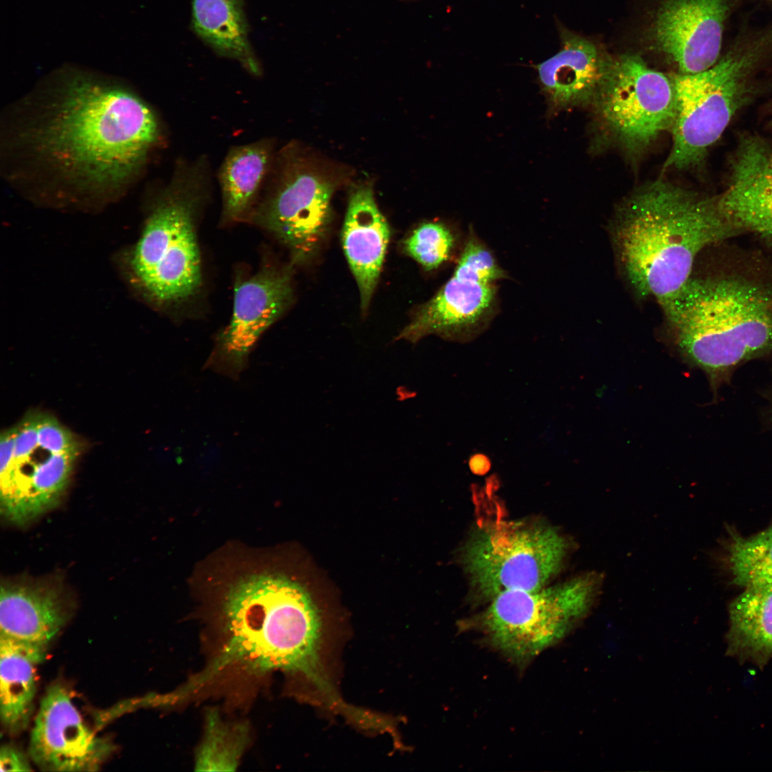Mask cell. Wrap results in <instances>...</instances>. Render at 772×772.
<instances>
[{
	"mask_svg": "<svg viewBox=\"0 0 772 772\" xmlns=\"http://www.w3.org/2000/svg\"><path fill=\"white\" fill-rule=\"evenodd\" d=\"M726 552L734 584L744 588L772 585V523L750 537L731 531Z\"/></svg>",
	"mask_w": 772,
	"mask_h": 772,
	"instance_id": "24",
	"label": "cell"
},
{
	"mask_svg": "<svg viewBox=\"0 0 772 772\" xmlns=\"http://www.w3.org/2000/svg\"><path fill=\"white\" fill-rule=\"evenodd\" d=\"M38 444L51 453L79 450L73 435L53 417L39 414Z\"/></svg>",
	"mask_w": 772,
	"mask_h": 772,
	"instance_id": "26",
	"label": "cell"
},
{
	"mask_svg": "<svg viewBox=\"0 0 772 772\" xmlns=\"http://www.w3.org/2000/svg\"><path fill=\"white\" fill-rule=\"evenodd\" d=\"M209 172L204 156L192 162L177 161L132 250V273L144 292L157 303L187 300L201 285L195 219L208 194Z\"/></svg>",
	"mask_w": 772,
	"mask_h": 772,
	"instance_id": "5",
	"label": "cell"
},
{
	"mask_svg": "<svg viewBox=\"0 0 772 772\" xmlns=\"http://www.w3.org/2000/svg\"><path fill=\"white\" fill-rule=\"evenodd\" d=\"M197 34L219 54L239 61L250 74H262L251 48L240 0H192Z\"/></svg>",
	"mask_w": 772,
	"mask_h": 772,
	"instance_id": "22",
	"label": "cell"
},
{
	"mask_svg": "<svg viewBox=\"0 0 772 772\" xmlns=\"http://www.w3.org/2000/svg\"><path fill=\"white\" fill-rule=\"evenodd\" d=\"M390 232L370 186L350 193L342 231V248L366 311L378 282Z\"/></svg>",
	"mask_w": 772,
	"mask_h": 772,
	"instance_id": "17",
	"label": "cell"
},
{
	"mask_svg": "<svg viewBox=\"0 0 772 772\" xmlns=\"http://www.w3.org/2000/svg\"><path fill=\"white\" fill-rule=\"evenodd\" d=\"M47 647L0 635V718L10 734L24 731L36 693V668Z\"/></svg>",
	"mask_w": 772,
	"mask_h": 772,
	"instance_id": "19",
	"label": "cell"
},
{
	"mask_svg": "<svg viewBox=\"0 0 772 772\" xmlns=\"http://www.w3.org/2000/svg\"><path fill=\"white\" fill-rule=\"evenodd\" d=\"M2 127L10 183L82 197L126 191L164 139L131 87L74 68L42 80L7 109Z\"/></svg>",
	"mask_w": 772,
	"mask_h": 772,
	"instance_id": "1",
	"label": "cell"
},
{
	"mask_svg": "<svg viewBox=\"0 0 772 772\" xmlns=\"http://www.w3.org/2000/svg\"><path fill=\"white\" fill-rule=\"evenodd\" d=\"M592 108L607 138L635 157L671 127L672 80L640 56L623 54L614 59Z\"/></svg>",
	"mask_w": 772,
	"mask_h": 772,
	"instance_id": "11",
	"label": "cell"
},
{
	"mask_svg": "<svg viewBox=\"0 0 772 772\" xmlns=\"http://www.w3.org/2000/svg\"><path fill=\"white\" fill-rule=\"evenodd\" d=\"M468 464L472 472L476 475L485 474L491 467V461L489 457L480 452L472 455L470 457Z\"/></svg>",
	"mask_w": 772,
	"mask_h": 772,
	"instance_id": "28",
	"label": "cell"
},
{
	"mask_svg": "<svg viewBox=\"0 0 772 772\" xmlns=\"http://www.w3.org/2000/svg\"><path fill=\"white\" fill-rule=\"evenodd\" d=\"M772 43V31L737 46L710 69L669 74L674 90L673 145L664 168L698 165L750 93L749 77Z\"/></svg>",
	"mask_w": 772,
	"mask_h": 772,
	"instance_id": "6",
	"label": "cell"
},
{
	"mask_svg": "<svg viewBox=\"0 0 772 772\" xmlns=\"http://www.w3.org/2000/svg\"><path fill=\"white\" fill-rule=\"evenodd\" d=\"M731 0H663L650 29L653 46L677 66L696 74L720 59Z\"/></svg>",
	"mask_w": 772,
	"mask_h": 772,
	"instance_id": "14",
	"label": "cell"
},
{
	"mask_svg": "<svg viewBox=\"0 0 772 772\" xmlns=\"http://www.w3.org/2000/svg\"><path fill=\"white\" fill-rule=\"evenodd\" d=\"M601 585L600 574L590 572L554 585L501 593L480 615L481 628L498 650L526 663L588 610Z\"/></svg>",
	"mask_w": 772,
	"mask_h": 772,
	"instance_id": "8",
	"label": "cell"
},
{
	"mask_svg": "<svg viewBox=\"0 0 772 772\" xmlns=\"http://www.w3.org/2000/svg\"><path fill=\"white\" fill-rule=\"evenodd\" d=\"M740 232L705 197L658 179L635 190L618 209L614 240L624 274L641 297L661 306L691 277L696 257Z\"/></svg>",
	"mask_w": 772,
	"mask_h": 772,
	"instance_id": "4",
	"label": "cell"
},
{
	"mask_svg": "<svg viewBox=\"0 0 772 772\" xmlns=\"http://www.w3.org/2000/svg\"><path fill=\"white\" fill-rule=\"evenodd\" d=\"M682 358L715 390L743 363L772 353V269L755 258H726L691 277L661 306Z\"/></svg>",
	"mask_w": 772,
	"mask_h": 772,
	"instance_id": "3",
	"label": "cell"
},
{
	"mask_svg": "<svg viewBox=\"0 0 772 772\" xmlns=\"http://www.w3.org/2000/svg\"><path fill=\"white\" fill-rule=\"evenodd\" d=\"M337 185L297 147L287 146L276 152L264 197L249 217L279 240L295 262H303L315 254L327 233Z\"/></svg>",
	"mask_w": 772,
	"mask_h": 772,
	"instance_id": "9",
	"label": "cell"
},
{
	"mask_svg": "<svg viewBox=\"0 0 772 772\" xmlns=\"http://www.w3.org/2000/svg\"><path fill=\"white\" fill-rule=\"evenodd\" d=\"M222 649L187 686L193 691L232 666L254 675L279 670L302 678L328 706L340 701L330 684L319 612L297 583L262 573L239 580L224 605Z\"/></svg>",
	"mask_w": 772,
	"mask_h": 772,
	"instance_id": "2",
	"label": "cell"
},
{
	"mask_svg": "<svg viewBox=\"0 0 772 772\" xmlns=\"http://www.w3.org/2000/svg\"><path fill=\"white\" fill-rule=\"evenodd\" d=\"M276 151L272 139L231 147L218 171L226 220L249 217L263 192Z\"/></svg>",
	"mask_w": 772,
	"mask_h": 772,
	"instance_id": "20",
	"label": "cell"
},
{
	"mask_svg": "<svg viewBox=\"0 0 772 772\" xmlns=\"http://www.w3.org/2000/svg\"><path fill=\"white\" fill-rule=\"evenodd\" d=\"M114 750L86 724L68 689L50 686L42 697L31 731L29 753L46 771H95Z\"/></svg>",
	"mask_w": 772,
	"mask_h": 772,
	"instance_id": "13",
	"label": "cell"
},
{
	"mask_svg": "<svg viewBox=\"0 0 772 772\" xmlns=\"http://www.w3.org/2000/svg\"><path fill=\"white\" fill-rule=\"evenodd\" d=\"M248 739L245 725L224 722L216 711H210L204 739L197 751L195 771H235Z\"/></svg>",
	"mask_w": 772,
	"mask_h": 772,
	"instance_id": "25",
	"label": "cell"
},
{
	"mask_svg": "<svg viewBox=\"0 0 772 772\" xmlns=\"http://www.w3.org/2000/svg\"><path fill=\"white\" fill-rule=\"evenodd\" d=\"M571 548L570 540L553 526L503 523L475 529L461 560L472 588L490 600L505 591L547 585L562 570Z\"/></svg>",
	"mask_w": 772,
	"mask_h": 772,
	"instance_id": "7",
	"label": "cell"
},
{
	"mask_svg": "<svg viewBox=\"0 0 772 772\" xmlns=\"http://www.w3.org/2000/svg\"><path fill=\"white\" fill-rule=\"evenodd\" d=\"M613 60L593 42L564 34L560 50L535 66L551 110L592 107Z\"/></svg>",
	"mask_w": 772,
	"mask_h": 772,
	"instance_id": "16",
	"label": "cell"
},
{
	"mask_svg": "<svg viewBox=\"0 0 772 772\" xmlns=\"http://www.w3.org/2000/svg\"><path fill=\"white\" fill-rule=\"evenodd\" d=\"M726 654L761 668L772 659V585H754L729 605Z\"/></svg>",
	"mask_w": 772,
	"mask_h": 772,
	"instance_id": "21",
	"label": "cell"
},
{
	"mask_svg": "<svg viewBox=\"0 0 772 772\" xmlns=\"http://www.w3.org/2000/svg\"><path fill=\"white\" fill-rule=\"evenodd\" d=\"M291 286L287 270L269 267L238 281L230 322L219 336L217 346L204 367L238 380L261 335L289 305Z\"/></svg>",
	"mask_w": 772,
	"mask_h": 772,
	"instance_id": "12",
	"label": "cell"
},
{
	"mask_svg": "<svg viewBox=\"0 0 772 772\" xmlns=\"http://www.w3.org/2000/svg\"><path fill=\"white\" fill-rule=\"evenodd\" d=\"M465 237L455 224L427 221L412 231L403 241L402 248L424 271L432 272L451 262L456 263Z\"/></svg>",
	"mask_w": 772,
	"mask_h": 772,
	"instance_id": "23",
	"label": "cell"
},
{
	"mask_svg": "<svg viewBox=\"0 0 772 772\" xmlns=\"http://www.w3.org/2000/svg\"><path fill=\"white\" fill-rule=\"evenodd\" d=\"M69 618L61 590L50 583H1L0 635L47 647Z\"/></svg>",
	"mask_w": 772,
	"mask_h": 772,
	"instance_id": "18",
	"label": "cell"
},
{
	"mask_svg": "<svg viewBox=\"0 0 772 772\" xmlns=\"http://www.w3.org/2000/svg\"><path fill=\"white\" fill-rule=\"evenodd\" d=\"M491 249L470 227L450 277L420 305L397 340L427 335L467 342L483 332L499 310V282L508 279Z\"/></svg>",
	"mask_w": 772,
	"mask_h": 772,
	"instance_id": "10",
	"label": "cell"
},
{
	"mask_svg": "<svg viewBox=\"0 0 772 772\" xmlns=\"http://www.w3.org/2000/svg\"><path fill=\"white\" fill-rule=\"evenodd\" d=\"M716 199L740 233L752 232L772 244V144L744 136L732 157L726 187Z\"/></svg>",
	"mask_w": 772,
	"mask_h": 772,
	"instance_id": "15",
	"label": "cell"
},
{
	"mask_svg": "<svg viewBox=\"0 0 772 772\" xmlns=\"http://www.w3.org/2000/svg\"><path fill=\"white\" fill-rule=\"evenodd\" d=\"M0 771H31L33 769L26 755L17 748L5 744L0 749Z\"/></svg>",
	"mask_w": 772,
	"mask_h": 772,
	"instance_id": "27",
	"label": "cell"
}]
</instances>
